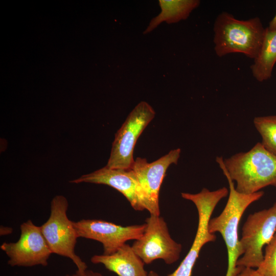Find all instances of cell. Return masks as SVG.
<instances>
[{
  "label": "cell",
  "mask_w": 276,
  "mask_h": 276,
  "mask_svg": "<svg viewBox=\"0 0 276 276\" xmlns=\"http://www.w3.org/2000/svg\"><path fill=\"white\" fill-rule=\"evenodd\" d=\"M253 123L261 136V143L276 156V115L256 117Z\"/></svg>",
  "instance_id": "obj_16"
},
{
  "label": "cell",
  "mask_w": 276,
  "mask_h": 276,
  "mask_svg": "<svg viewBox=\"0 0 276 276\" xmlns=\"http://www.w3.org/2000/svg\"><path fill=\"white\" fill-rule=\"evenodd\" d=\"M216 161L227 180L229 195L220 214L210 220L208 228L211 233H220L226 245L228 264L225 276H236L242 268L237 266L238 260L243 255L238 235L239 222L247 208L259 200L264 192L260 191L248 194L238 192L224 166L223 157L217 156Z\"/></svg>",
  "instance_id": "obj_1"
},
{
  "label": "cell",
  "mask_w": 276,
  "mask_h": 276,
  "mask_svg": "<svg viewBox=\"0 0 276 276\" xmlns=\"http://www.w3.org/2000/svg\"><path fill=\"white\" fill-rule=\"evenodd\" d=\"M78 238L96 240L102 243L104 255L115 253L129 240L139 239L143 235L145 223L123 226L98 219H82L73 221Z\"/></svg>",
  "instance_id": "obj_10"
},
{
  "label": "cell",
  "mask_w": 276,
  "mask_h": 276,
  "mask_svg": "<svg viewBox=\"0 0 276 276\" xmlns=\"http://www.w3.org/2000/svg\"><path fill=\"white\" fill-rule=\"evenodd\" d=\"M158 3L161 12L151 19L144 34L151 32L164 21L173 24L187 19L192 11L199 6L200 2L198 0H159Z\"/></svg>",
  "instance_id": "obj_14"
},
{
  "label": "cell",
  "mask_w": 276,
  "mask_h": 276,
  "mask_svg": "<svg viewBox=\"0 0 276 276\" xmlns=\"http://www.w3.org/2000/svg\"><path fill=\"white\" fill-rule=\"evenodd\" d=\"M90 261L101 264L118 276H148L144 269V262L135 253L131 246L125 244L110 255H96Z\"/></svg>",
  "instance_id": "obj_13"
},
{
  "label": "cell",
  "mask_w": 276,
  "mask_h": 276,
  "mask_svg": "<svg viewBox=\"0 0 276 276\" xmlns=\"http://www.w3.org/2000/svg\"><path fill=\"white\" fill-rule=\"evenodd\" d=\"M1 235H5L11 234L12 232V228L8 227L1 226Z\"/></svg>",
  "instance_id": "obj_21"
},
{
  "label": "cell",
  "mask_w": 276,
  "mask_h": 276,
  "mask_svg": "<svg viewBox=\"0 0 276 276\" xmlns=\"http://www.w3.org/2000/svg\"><path fill=\"white\" fill-rule=\"evenodd\" d=\"M267 28L272 31H276V13L272 19L269 22L268 26Z\"/></svg>",
  "instance_id": "obj_20"
},
{
  "label": "cell",
  "mask_w": 276,
  "mask_h": 276,
  "mask_svg": "<svg viewBox=\"0 0 276 276\" xmlns=\"http://www.w3.org/2000/svg\"><path fill=\"white\" fill-rule=\"evenodd\" d=\"M228 190L222 187L210 191L203 188L196 194L182 192L181 197L191 201L196 206L198 215V226L196 235L188 254L177 269L168 276H191L193 268L199 257L201 248L206 243L214 242L215 234L211 233L208 228L209 221L213 212L223 198L227 196ZM148 276H160L154 271H150Z\"/></svg>",
  "instance_id": "obj_5"
},
{
  "label": "cell",
  "mask_w": 276,
  "mask_h": 276,
  "mask_svg": "<svg viewBox=\"0 0 276 276\" xmlns=\"http://www.w3.org/2000/svg\"><path fill=\"white\" fill-rule=\"evenodd\" d=\"M68 206L66 197L55 196L51 202L49 218L40 227L52 254L71 259L77 267L76 273L84 276L87 266L75 251L78 237L73 221L67 216Z\"/></svg>",
  "instance_id": "obj_4"
},
{
  "label": "cell",
  "mask_w": 276,
  "mask_h": 276,
  "mask_svg": "<svg viewBox=\"0 0 276 276\" xmlns=\"http://www.w3.org/2000/svg\"><path fill=\"white\" fill-rule=\"evenodd\" d=\"M265 29L258 17L240 20L229 13H221L213 28L216 55L222 57L238 53L254 60L260 50Z\"/></svg>",
  "instance_id": "obj_2"
},
{
  "label": "cell",
  "mask_w": 276,
  "mask_h": 276,
  "mask_svg": "<svg viewBox=\"0 0 276 276\" xmlns=\"http://www.w3.org/2000/svg\"><path fill=\"white\" fill-rule=\"evenodd\" d=\"M20 236L15 242H4L1 249L8 257V264L11 266H47L52 254L40 226L31 220L20 226Z\"/></svg>",
  "instance_id": "obj_9"
},
{
  "label": "cell",
  "mask_w": 276,
  "mask_h": 276,
  "mask_svg": "<svg viewBox=\"0 0 276 276\" xmlns=\"http://www.w3.org/2000/svg\"><path fill=\"white\" fill-rule=\"evenodd\" d=\"M275 63L276 31H270L266 27L259 53L250 66L252 76L260 82L269 80Z\"/></svg>",
  "instance_id": "obj_15"
},
{
  "label": "cell",
  "mask_w": 276,
  "mask_h": 276,
  "mask_svg": "<svg viewBox=\"0 0 276 276\" xmlns=\"http://www.w3.org/2000/svg\"><path fill=\"white\" fill-rule=\"evenodd\" d=\"M181 150H171L159 159L148 163L145 158L137 157L132 169L134 171L144 198V205L151 215L159 216V192L169 167L177 164Z\"/></svg>",
  "instance_id": "obj_11"
},
{
  "label": "cell",
  "mask_w": 276,
  "mask_h": 276,
  "mask_svg": "<svg viewBox=\"0 0 276 276\" xmlns=\"http://www.w3.org/2000/svg\"><path fill=\"white\" fill-rule=\"evenodd\" d=\"M275 232L276 201L271 207L247 218L240 239L243 255L238 260L237 266L257 269L264 258V246L270 242Z\"/></svg>",
  "instance_id": "obj_6"
},
{
  "label": "cell",
  "mask_w": 276,
  "mask_h": 276,
  "mask_svg": "<svg viewBox=\"0 0 276 276\" xmlns=\"http://www.w3.org/2000/svg\"><path fill=\"white\" fill-rule=\"evenodd\" d=\"M236 276H262L256 269L244 267L242 268Z\"/></svg>",
  "instance_id": "obj_18"
},
{
  "label": "cell",
  "mask_w": 276,
  "mask_h": 276,
  "mask_svg": "<svg viewBox=\"0 0 276 276\" xmlns=\"http://www.w3.org/2000/svg\"><path fill=\"white\" fill-rule=\"evenodd\" d=\"M143 236L134 240L131 247L144 263L162 259L167 264L176 262L182 250L181 244L170 236L166 222L160 216L151 215L145 220Z\"/></svg>",
  "instance_id": "obj_8"
},
{
  "label": "cell",
  "mask_w": 276,
  "mask_h": 276,
  "mask_svg": "<svg viewBox=\"0 0 276 276\" xmlns=\"http://www.w3.org/2000/svg\"><path fill=\"white\" fill-rule=\"evenodd\" d=\"M223 163L240 193L252 194L269 186L276 187V156L261 142L247 152L223 159Z\"/></svg>",
  "instance_id": "obj_3"
},
{
  "label": "cell",
  "mask_w": 276,
  "mask_h": 276,
  "mask_svg": "<svg viewBox=\"0 0 276 276\" xmlns=\"http://www.w3.org/2000/svg\"><path fill=\"white\" fill-rule=\"evenodd\" d=\"M256 269L262 276H276V233L266 246L263 261Z\"/></svg>",
  "instance_id": "obj_17"
},
{
  "label": "cell",
  "mask_w": 276,
  "mask_h": 276,
  "mask_svg": "<svg viewBox=\"0 0 276 276\" xmlns=\"http://www.w3.org/2000/svg\"><path fill=\"white\" fill-rule=\"evenodd\" d=\"M65 276H80L75 273L72 274H66ZM84 276H103L101 273L94 271L91 270L87 269Z\"/></svg>",
  "instance_id": "obj_19"
},
{
  "label": "cell",
  "mask_w": 276,
  "mask_h": 276,
  "mask_svg": "<svg viewBox=\"0 0 276 276\" xmlns=\"http://www.w3.org/2000/svg\"><path fill=\"white\" fill-rule=\"evenodd\" d=\"M155 114L153 108L145 101L135 106L116 133L107 167L132 169L135 144Z\"/></svg>",
  "instance_id": "obj_7"
},
{
  "label": "cell",
  "mask_w": 276,
  "mask_h": 276,
  "mask_svg": "<svg viewBox=\"0 0 276 276\" xmlns=\"http://www.w3.org/2000/svg\"><path fill=\"white\" fill-rule=\"evenodd\" d=\"M71 183L82 182L105 185L122 193L135 211L145 209L142 189L134 171L132 169L111 168L106 166L89 174L70 181Z\"/></svg>",
  "instance_id": "obj_12"
}]
</instances>
